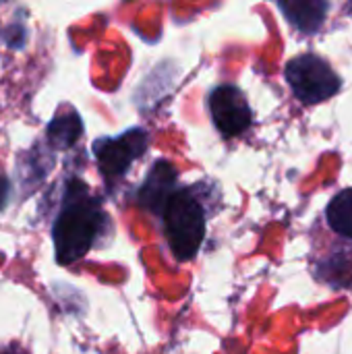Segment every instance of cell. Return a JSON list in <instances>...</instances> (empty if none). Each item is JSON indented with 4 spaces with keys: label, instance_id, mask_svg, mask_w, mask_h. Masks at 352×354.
<instances>
[{
    "label": "cell",
    "instance_id": "14",
    "mask_svg": "<svg viewBox=\"0 0 352 354\" xmlns=\"http://www.w3.org/2000/svg\"><path fill=\"white\" fill-rule=\"evenodd\" d=\"M349 4H351V10H352V0H351V2H349Z\"/></svg>",
    "mask_w": 352,
    "mask_h": 354
},
{
    "label": "cell",
    "instance_id": "7",
    "mask_svg": "<svg viewBox=\"0 0 352 354\" xmlns=\"http://www.w3.org/2000/svg\"><path fill=\"white\" fill-rule=\"evenodd\" d=\"M56 151L44 141H35L29 149L21 151L17 158V183L21 189V197H29L33 191L39 189V185L48 178L52 172L56 160Z\"/></svg>",
    "mask_w": 352,
    "mask_h": 354
},
{
    "label": "cell",
    "instance_id": "9",
    "mask_svg": "<svg viewBox=\"0 0 352 354\" xmlns=\"http://www.w3.org/2000/svg\"><path fill=\"white\" fill-rule=\"evenodd\" d=\"M83 133H85V124L81 114L71 104H62L52 116V120L46 124L44 141L54 151H66L81 141Z\"/></svg>",
    "mask_w": 352,
    "mask_h": 354
},
{
    "label": "cell",
    "instance_id": "11",
    "mask_svg": "<svg viewBox=\"0 0 352 354\" xmlns=\"http://www.w3.org/2000/svg\"><path fill=\"white\" fill-rule=\"evenodd\" d=\"M326 222L338 236L352 241V189H344L330 199Z\"/></svg>",
    "mask_w": 352,
    "mask_h": 354
},
{
    "label": "cell",
    "instance_id": "6",
    "mask_svg": "<svg viewBox=\"0 0 352 354\" xmlns=\"http://www.w3.org/2000/svg\"><path fill=\"white\" fill-rule=\"evenodd\" d=\"M178 187V172L168 160H156L143 183L135 191V205L156 218H160L164 203Z\"/></svg>",
    "mask_w": 352,
    "mask_h": 354
},
{
    "label": "cell",
    "instance_id": "16",
    "mask_svg": "<svg viewBox=\"0 0 352 354\" xmlns=\"http://www.w3.org/2000/svg\"><path fill=\"white\" fill-rule=\"evenodd\" d=\"M0 4H2V0H0Z\"/></svg>",
    "mask_w": 352,
    "mask_h": 354
},
{
    "label": "cell",
    "instance_id": "8",
    "mask_svg": "<svg viewBox=\"0 0 352 354\" xmlns=\"http://www.w3.org/2000/svg\"><path fill=\"white\" fill-rule=\"evenodd\" d=\"M313 276L334 290L352 288V245H336L313 266Z\"/></svg>",
    "mask_w": 352,
    "mask_h": 354
},
{
    "label": "cell",
    "instance_id": "2",
    "mask_svg": "<svg viewBox=\"0 0 352 354\" xmlns=\"http://www.w3.org/2000/svg\"><path fill=\"white\" fill-rule=\"evenodd\" d=\"M214 214L207 203L205 185H189L176 187L168 201L162 207L160 224L164 241L178 263L191 261L197 257L205 232H207V218Z\"/></svg>",
    "mask_w": 352,
    "mask_h": 354
},
{
    "label": "cell",
    "instance_id": "12",
    "mask_svg": "<svg viewBox=\"0 0 352 354\" xmlns=\"http://www.w3.org/2000/svg\"><path fill=\"white\" fill-rule=\"evenodd\" d=\"M10 197H12V180L0 172V214L8 207Z\"/></svg>",
    "mask_w": 352,
    "mask_h": 354
},
{
    "label": "cell",
    "instance_id": "5",
    "mask_svg": "<svg viewBox=\"0 0 352 354\" xmlns=\"http://www.w3.org/2000/svg\"><path fill=\"white\" fill-rule=\"evenodd\" d=\"M207 108L214 127L224 139L239 137L253 124V110L245 93L232 83L216 85L207 95Z\"/></svg>",
    "mask_w": 352,
    "mask_h": 354
},
{
    "label": "cell",
    "instance_id": "10",
    "mask_svg": "<svg viewBox=\"0 0 352 354\" xmlns=\"http://www.w3.org/2000/svg\"><path fill=\"white\" fill-rule=\"evenodd\" d=\"M276 4L284 19L305 35L317 33L324 27L330 10L328 0H276Z\"/></svg>",
    "mask_w": 352,
    "mask_h": 354
},
{
    "label": "cell",
    "instance_id": "1",
    "mask_svg": "<svg viewBox=\"0 0 352 354\" xmlns=\"http://www.w3.org/2000/svg\"><path fill=\"white\" fill-rule=\"evenodd\" d=\"M50 234L58 266H73L112 241L114 224L104 199L77 174H68L60 183Z\"/></svg>",
    "mask_w": 352,
    "mask_h": 354
},
{
    "label": "cell",
    "instance_id": "13",
    "mask_svg": "<svg viewBox=\"0 0 352 354\" xmlns=\"http://www.w3.org/2000/svg\"><path fill=\"white\" fill-rule=\"evenodd\" d=\"M0 354H25L21 351H15V348H8V351H0Z\"/></svg>",
    "mask_w": 352,
    "mask_h": 354
},
{
    "label": "cell",
    "instance_id": "15",
    "mask_svg": "<svg viewBox=\"0 0 352 354\" xmlns=\"http://www.w3.org/2000/svg\"><path fill=\"white\" fill-rule=\"evenodd\" d=\"M272 2H276V0H272Z\"/></svg>",
    "mask_w": 352,
    "mask_h": 354
},
{
    "label": "cell",
    "instance_id": "3",
    "mask_svg": "<svg viewBox=\"0 0 352 354\" xmlns=\"http://www.w3.org/2000/svg\"><path fill=\"white\" fill-rule=\"evenodd\" d=\"M149 147V133L143 127L127 129L116 137H98L91 143L100 176L106 189L112 193L129 174L131 166L145 156Z\"/></svg>",
    "mask_w": 352,
    "mask_h": 354
},
{
    "label": "cell",
    "instance_id": "4",
    "mask_svg": "<svg viewBox=\"0 0 352 354\" xmlns=\"http://www.w3.org/2000/svg\"><path fill=\"white\" fill-rule=\"evenodd\" d=\"M284 77L295 97L307 106L334 97L342 87L340 75L326 58L317 54H299L288 60L284 66Z\"/></svg>",
    "mask_w": 352,
    "mask_h": 354
}]
</instances>
